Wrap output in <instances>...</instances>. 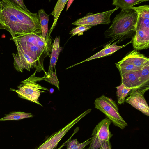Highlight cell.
Masks as SVG:
<instances>
[{
    "label": "cell",
    "mask_w": 149,
    "mask_h": 149,
    "mask_svg": "<svg viewBox=\"0 0 149 149\" xmlns=\"http://www.w3.org/2000/svg\"><path fill=\"white\" fill-rule=\"evenodd\" d=\"M0 11V29L8 31L12 38L41 30L37 13L27 12L12 0H2Z\"/></svg>",
    "instance_id": "6da1fadb"
},
{
    "label": "cell",
    "mask_w": 149,
    "mask_h": 149,
    "mask_svg": "<svg viewBox=\"0 0 149 149\" xmlns=\"http://www.w3.org/2000/svg\"><path fill=\"white\" fill-rule=\"evenodd\" d=\"M10 40H13L16 46L36 61L41 70L45 71L44 60L47 57H50L52 46L51 38L45 39L42 36L41 30H39L17 35L10 38Z\"/></svg>",
    "instance_id": "7a4b0ae2"
},
{
    "label": "cell",
    "mask_w": 149,
    "mask_h": 149,
    "mask_svg": "<svg viewBox=\"0 0 149 149\" xmlns=\"http://www.w3.org/2000/svg\"><path fill=\"white\" fill-rule=\"evenodd\" d=\"M138 15L132 7L122 9L112 21L110 26L104 32L106 38H111L107 44H111L116 40L119 43L127 38H132L135 34Z\"/></svg>",
    "instance_id": "3957f363"
},
{
    "label": "cell",
    "mask_w": 149,
    "mask_h": 149,
    "mask_svg": "<svg viewBox=\"0 0 149 149\" xmlns=\"http://www.w3.org/2000/svg\"><path fill=\"white\" fill-rule=\"evenodd\" d=\"M132 7L138 15L135 34L132 40L133 47L138 51L147 49L149 47V6Z\"/></svg>",
    "instance_id": "277c9868"
},
{
    "label": "cell",
    "mask_w": 149,
    "mask_h": 149,
    "mask_svg": "<svg viewBox=\"0 0 149 149\" xmlns=\"http://www.w3.org/2000/svg\"><path fill=\"white\" fill-rule=\"evenodd\" d=\"M37 71L36 70L35 72L30 77L22 81L17 86V89L10 88V90L16 92L19 97L42 106L38 101L40 93L46 92L44 90L48 91L49 90L37 83V82L44 80V79L43 77H40L35 76Z\"/></svg>",
    "instance_id": "5b68a950"
},
{
    "label": "cell",
    "mask_w": 149,
    "mask_h": 149,
    "mask_svg": "<svg viewBox=\"0 0 149 149\" xmlns=\"http://www.w3.org/2000/svg\"><path fill=\"white\" fill-rule=\"evenodd\" d=\"M95 108L103 113L113 124L122 129L128 125L118 112L115 101L104 94L95 101Z\"/></svg>",
    "instance_id": "8992f818"
},
{
    "label": "cell",
    "mask_w": 149,
    "mask_h": 149,
    "mask_svg": "<svg viewBox=\"0 0 149 149\" xmlns=\"http://www.w3.org/2000/svg\"><path fill=\"white\" fill-rule=\"evenodd\" d=\"M111 123L109 119L106 118L96 126L93 131L91 141L88 149H98L105 141L110 140L112 136L109 129Z\"/></svg>",
    "instance_id": "52a82bcc"
},
{
    "label": "cell",
    "mask_w": 149,
    "mask_h": 149,
    "mask_svg": "<svg viewBox=\"0 0 149 149\" xmlns=\"http://www.w3.org/2000/svg\"><path fill=\"white\" fill-rule=\"evenodd\" d=\"M119 7L116 6L113 9L101 13L93 14L89 13L84 17L71 24L77 26H95L97 25L109 24L111 22V15Z\"/></svg>",
    "instance_id": "ba28073f"
},
{
    "label": "cell",
    "mask_w": 149,
    "mask_h": 149,
    "mask_svg": "<svg viewBox=\"0 0 149 149\" xmlns=\"http://www.w3.org/2000/svg\"><path fill=\"white\" fill-rule=\"evenodd\" d=\"M148 89L149 87H146L132 90L125 100L127 103L148 116H149V107L144 94Z\"/></svg>",
    "instance_id": "9c48e42d"
},
{
    "label": "cell",
    "mask_w": 149,
    "mask_h": 149,
    "mask_svg": "<svg viewBox=\"0 0 149 149\" xmlns=\"http://www.w3.org/2000/svg\"><path fill=\"white\" fill-rule=\"evenodd\" d=\"M91 110L89 109L69 123L64 127L56 132L49 137L37 149H54L64 135L69 130L82 118L90 113Z\"/></svg>",
    "instance_id": "30bf717a"
},
{
    "label": "cell",
    "mask_w": 149,
    "mask_h": 149,
    "mask_svg": "<svg viewBox=\"0 0 149 149\" xmlns=\"http://www.w3.org/2000/svg\"><path fill=\"white\" fill-rule=\"evenodd\" d=\"M16 46L17 51L15 53L12 54L14 58V67L16 70L22 72L24 69L30 71L31 69L35 68L37 70V72L42 71L36 61L28 56L20 48Z\"/></svg>",
    "instance_id": "8fae6325"
},
{
    "label": "cell",
    "mask_w": 149,
    "mask_h": 149,
    "mask_svg": "<svg viewBox=\"0 0 149 149\" xmlns=\"http://www.w3.org/2000/svg\"><path fill=\"white\" fill-rule=\"evenodd\" d=\"M132 43V40H131L127 44L121 46H118L116 45V44L117 43V42L116 41L112 44H107L103 47L104 48L102 49L99 51L97 53L85 60L81 62L75 64L72 66H70L67 68L66 69H67L70 68H72L75 65L84 62L88 61L93 59L102 58L110 55L113 54L117 50L125 47L130 43Z\"/></svg>",
    "instance_id": "7c38bea8"
},
{
    "label": "cell",
    "mask_w": 149,
    "mask_h": 149,
    "mask_svg": "<svg viewBox=\"0 0 149 149\" xmlns=\"http://www.w3.org/2000/svg\"><path fill=\"white\" fill-rule=\"evenodd\" d=\"M121 83L132 90L142 88L137 71L129 72L121 75Z\"/></svg>",
    "instance_id": "4fadbf2b"
},
{
    "label": "cell",
    "mask_w": 149,
    "mask_h": 149,
    "mask_svg": "<svg viewBox=\"0 0 149 149\" xmlns=\"http://www.w3.org/2000/svg\"><path fill=\"white\" fill-rule=\"evenodd\" d=\"M52 49L50 55L49 65L48 72L53 71V69H55V66L60 53L63 48L60 45V36H56L52 44Z\"/></svg>",
    "instance_id": "5bb4252c"
},
{
    "label": "cell",
    "mask_w": 149,
    "mask_h": 149,
    "mask_svg": "<svg viewBox=\"0 0 149 149\" xmlns=\"http://www.w3.org/2000/svg\"><path fill=\"white\" fill-rule=\"evenodd\" d=\"M38 15L40 22L42 36L45 39L49 40L51 38L49 36L48 30L49 15L46 13L43 9L38 10Z\"/></svg>",
    "instance_id": "9a60e30c"
},
{
    "label": "cell",
    "mask_w": 149,
    "mask_h": 149,
    "mask_svg": "<svg viewBox=\"0 0 149 149\" xmlns=\"http://www.w3.org/2000/svg\"><path fill=\"white\" fill-rule=\"evenodd\" d=\"M115 65L120 75L128 72L138 71L141 69L135 66L125 56L121 61L116 63Z\"/></svg>",
    "instance_id": "2e32d148"
},
{
    "label": "cell",
    "mask_w": 149,
    "mask_h": 149,
    "mask_svg": "<svg viewBox=\"0 0 149 149\" xmlns=\"http://www.w3.org/2000/svg\"><path fill=\"white\" fill-rule=\"evenodd\" d=\"M68 0H58L57 1L53 11L50 14L53 16L54 20L53 24L49 30V36L56 26L57 21L63 9Z\"/></svg>",
    "instance_id": "e0dca14e"
},
{
    "label": "cell",
    "mask_w": 149,
    "mask_h": 149,
    "mask_svg": "<svg viewBox=\"0 0 149 149\" xmlns=\"http://www.w3.org/2000/svg\"><path fill=\"white\" fill-rule=\"evenodd\" d=\"M79 129L77 127L74 130L72 136L66 141V149H85V147L90 143L91 138L81 143H79L76 139H71V137L78 131Z\"/></svg>",
    "instance_id": "ac0fdd59"
},
{
    "label": "cell",
    "mask_w": 149,
    "mask_h": 149,
    "mask_svg": "<svg viewBox=\"0 0 149 149\" xmlns=\"http://www.w3.org/2000/svg\"><path fill=\"white\" fill-rule=\"evenodd\" d=\"M34 115L30 113L20 111H13L5 115V116L0 119V121L18 120L33 117Z\"/></svg>",
    "instance_id": "d6986e66"
},
{
    "label": "cell",
    "mask_w": 149,
    "mask_h": 149,
    "mask_svg": "<svg viewBox=\"0 0 149 149\" xmlns=\"http://www.w3.org/2000/svg\"><path fill=\"white\" fill-rule=\"evenodd\" d=\"M137 72L142 87H149V63L137 71Z\"/></svg>",
    "instance_id": "ffe728a7"
},
{
    "label": "cell",
    "mask_w": 149,
    "mask_h": 149,
    "mask_svg": "<svg viewBox=\"0 0 149 149\" xmlns=\"http://www.w3.org/2000/svg\"><path fill=\"white\" fill-rule=\"evenodd\" d=\"M148 1V0H113L112 4L120 7L122 9H124L130 8L134 5Z\"/></svg>",
    "instance_id": "44dd1931"
},
{
    "label": "cell",
    "mask_w": 149,
    "mask_h": 149,
    "mask_svg": "<svg viewBox=\"0 0 149 149\" xmlns=\"http://www.w3.org/2000/svg\"><path fill=\"white\" fill-rule=\"evenodd\" d=\"M116 88L117 103L119 104H123L126 97L132 89L126 87L122 84Z\"/></svg>",
    "instance_id": "7402d4cb"
},
{
    "label": "cell",
    "mask_w": 149,
    "mask_h": 149,
    "mask_svg": "<svg viewBox=\"0 0 149 149\" xmlns=\"http://www.w3.org/2000/svg\"><path fill=\"white\" fill-rule=\"evenodd\" d=\"M45 74L43 77L44 80L55 85L59 90V82L58 79L56 72H46L44 71Z\"/></svg>",
    "instance_id": "603a6c76"
},
{
    "label": "cell",
    "mask_w": 149,
    "mask_h": 149,
    "mask_svg": "<svg viewBox=\"0 0 149 149\" xmlns=\"http://www.w3.org/2000/svg\"><path fill=\"white\" fill-rule=\"evenodd\" d=\"M92 27V26H77L70 31L69 34L71 35V37L77 35H81L83 34L84 32L89 29Z\"/></svg>",
    "instance_id": "cb8c5ba5"
},
{
    "label": "cell",
    "mask_w": 149,
    "mask_h": 149,
    "mask_svg": "<svg viewBox=\"0 0 149 149\" xmlns=\"http://www.w3.org/2000/svg\"><path fill=\"white\" fill-rule=\"evenodd\" d=\"M15 3L24 10L27 12H30L25 6L23 0H12Z\"/></svg>",
    "instance_id": "d4e9b609"
},
{
    "label": "cell",
    "mask_w": 149,
    "mask_h": 149,
    "mask_svg": "<svg viewBox=\"0 0 149 149\" xmlns=\"http://www.w3.org/2000/svg\"><path fill=\"white\" fill-rule=\"evenodd\" d=\"M111 146L110 140H108L105 141L101 145L98 149H111Z\"/></svg>",
    "instance_id": "484cf974"
},
{
    "label": "cell",
    "mask_w": 149,
    "mask_h": 149,
    "mask_svg": "<svg viewBox=\"0 0 149 149\" xmlns=\"http://www.w3.org/2000/svg\"><path fill=\"white\" fill-rule=\"evenodd\" d=\"M74 1V0H68V1L67 2V7H66V11H67L68 8H69L70 7Z\"/></svg>",
    "instance_id": "4316f807"
},
{
    "label": "cell",
    "mask_w": 149,
    "mask_h": 149,
    "mask_svg": "<svg viewBox=\"0 0 149 149\" xmlns=\"http://www.w3.org/2000/svg\"><path fill=\"white\" fill-rule=\"evenodd\" d=\"M66 142H65V143H64L63 144L58 148H57V149H61L63 146L65 145V144Z\"/></svg>",
    "instance_id": "83f0119b"
},
{
    "label": "cell",
    "mask_w": 149,
    "mask_h": 149,
    "mask_svg": "<svg viewBox=\"0 0 149 149\" xmlns=\"http://www.w3.org/2000/svg\"><path fill=\"white\" fill-rule=\"evenodd\" d=\"M50 92L51 93H52L54 91V89L53 88H51L50 89Z\"/></svg>",
    "instance_id": "f1b7e54d"
},
{
    "label": "cell",
    "mask_w": 149,
    "mask_h": 149,
    "mask_svg": "<svg viewBox=\"0 0 149 149\" xmlns=\"http://www.w3.org/2000/svg\"><path fill=\"white\" fill-rule=\"evenodd\" d=\"M2 4V1L0 0V11H1V9Z\"/></svg>",
    "instance_id": "f546056e"
},
{
    "label": "cell",
    "mask_w": 149,
    "mask_h": 149,
    "mask_svg": "<svg viewBox=\"0 0 149 149\" xmlns=\"http://www.w3.org/2000/svg\"><path fill=\"white\" fill-rule=\"evenodd\" d=\"M47 149H50V148H47Z\"/></svg>",
    "instance_id": "4dcf8cb0"
}]
</instances>
